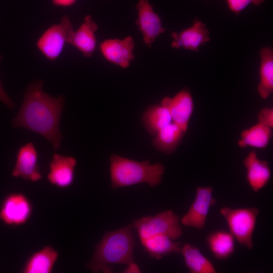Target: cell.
<instances>
[{
	"mask_svg": "<svg viewBox=\"0 0 273 273\" xmlns=\"http://www.w3.org/2000/svg\"><path fill=\"white\" fill-rule=\"evenodd\" d=\"M43 84V81L38 80L27 86L12 125L14 128H25L41 135L57 151L63 139L60 121L65 99L63 95L54 97L47 94L42 89Z\"/></svg>",
	"mask_w": 273,
	"mask_h": 273,
	"instance_id": "obj_1",
	"label": "cell"
},
{
	"mask_svg": "<svg viewBox=\"0 0 273 273\" xmlns=\"http://www.w3.org/2000/svg\"><path fill=\"white\" fill-rule=\"evenodd\" d=\"M132 224L106 232L96 247L87 267L93 272H112L114 264L128 265L133 260L135 237Z\"/></svg>",
	"mask_w": 273,
	"mask_h": 273,
	"instance_id": "obj_2",
	"label": "cell"
},
{
	"mask_svg": "<svg viewBox=\"0 0 273 273\" xmlns=\"http://www.w3.org/2000/svg\"><path fill=\"white\" fill-rule=\"evenodd\" d=\"M109 160L112 189L142 183L154 187L162 181L165 167L160 163L152 164L149 160L140 162L115 154Z\"/></svg>",
	"mask_w": 273,
	"mask_h": 273,
	"instance_id": "obj_3",
	"label": "cell"
},
{
	"mask_svg": "<svg viewBox=\"0 0 273 273\" xmlns=\"http://www.w3.org/2000/svg\"><path fill=\"white\" fill-rule=\"evenodd\" d=\"M132 226L141 242L158 235L167 236L175 241L183 235L180 219L171 210L160 212L153 216L136 219L133 220Z\"/></svg>",
	"mask_w": 273,
	"mask_h": 273,
	"instance_id": "obj_4",
	"label": "cell"
},
{
	"mask_svg": "<svg viewBox=\"0 0 273 273\" xmlns=\"http://www.w3.org/2000/svg\"><path fill=\"white\" fill-rule=\"evenodd\" d=\"M257 207L232 208L223 207L219 211L225 220L229 232L248 250L253 248L252 236L259 212Z\"/></svg>",
	"mask_w": 273,
	"mask_h": 273,
	"instance_id": "obj_5",
	"label": "cell"
},
{
	"mask_svg": "<svg viewBox=\"0 0 273 273\" xmlns=\"http://www.w3.org/2000/svg\"><path fill=\"white\" fill-rule=\"evenodd\" d=\"M73 30L70 18L65 15L59 23L52 25L42 33L36 41V46L48 60L54 61L62 54Z\"/></svg>",
	"mask_w": 273,
	"mask_h": 273,
	"instance_id": "obj_6",
	"label": "cell"
},
{
	"mask_svg": "<svg viewBox=\"0 0 273 273\" xmlns=\"http://www.w3.org/2000/svg\"><path fill=\"white\" fill-rule=\"evenodd\" d=\"M33 211L32 203L28 198L21 193H13L4 199L0 208V219L10 226H19L26 223Z\"/></svg>",
	"mask_w": 273,
	"mask_h": 273,
	"instance_id": "obj_7",
	"label": "cell"
},
{
	"mask_svg": "<svg viewBox=\"0 0 273 273\" xmlns=\"http://www.w3.org/2000/svg\"><path fill=\"white\" fill-rule=\"evenodd\" d=\"M212 192L211 187L197 188L194 200L187 212L181 218V224L197 230L204 228L209 210L216 203Z\"/></svg>",
	"mask_w": 273,
	"mask_h": 273,
	"instance_id": "obj_8",
	"label": "cell"
},
{
	"mask_svg": "<svg viewBox=\"0 0 273 273\" xmlns=\"http://www.w3.org/2000/svg\"><path fill=\"white\" fill-rule=\"evenodd\" d=\"M149 0H139L136 5L138 12L136 24L141 32L143 41L148 47H151L156 38L164 33L160 18L153 10Z\"/></svg>",
	"mask_w": 273,
	"mask_h": 273,
	"instance_id": "obj_9",
	"label": "cell"
},
{
	"mask_svg": "<svg viewBox=\"0 0 273 273\" xmlns=\"http://www.w3.org/2000/svg\"><path fill=\"white\" fill-rule=\"evenodd\" d=\"M161 104L166 107L173 122L187 132L194 105L192 95L187 88H184L173 98L164 97Z\"/></svg>",
	"mask_w": 273,
	"mask_h": 273,
	"instance_id": "obj_10",
	"label": "cell"
},
{
	"mask_svg": "<svg viewBox=\"0 0 273 273\" xmlns=\"http://www.w3.org/2000/svg\"><path fill=\"white\" fill-rule=\"evenodd\" d=\"M38 153L35 145L28 142L22 146L16 154L15 166L12 175L26 180L36 182L42 178L39 167L37 164Z\"/></svg>",
	"mask_w": 273,
	"mask_h": 273,
	"instance_id": "obj_11",
	"label": "cell"
},
{
	"mask_svg": "<svg viewBox=\"0 0 273 273\" xmlns=\"http://www.w3.org/2000/svg\"><path fill=\"white\" fill-rule=\"evenodd\" d=\"M134 41L130 36L122 39H106L99 46L106 60L123 68L128 67L134 59Z\"/></svg>",
	"mask_w": 273,
	"mask_h": 273,
	"instance_id": "obj_12",
	"label": "cell"
},
{
	"mask_svg": "<svg viewBox=\"0 0 273 273\" xmlns=\"http://www.w3.org/2000/svg\"><path fill=\"white\" fill-rule=\"evenodd\" d=\"M76 164L74 157L55 153L49 164V182L61 189L70 187L74 180Z\"/></svg>",
	"mask_w": 273,
	"mask_h": 273,
	"instance_id": "obj_13",
	"label": "cell"
},
{
	"mask_svg": "<svg viewBox=\"0 0 273 273\" xmlns=\"http://www.w3.org/2000/svg\"><path fill=\"white\" fill-rule=\"evenodd\" d=\"M98 26L90 15H86L79 28L71 33L67 43L72 45L85 57L92 56L96 49V32Z\"/></svg>",
	"mask_w": 273,
	"mask_h": 273,
	"instance_id": "obj_14",
	"label": "cell"
},
{
	"mask_svg": "<svg viewBox=\"0 0 273 273\" xmlns=\"http://www.w3.org/2000/svg\"><path fill=\"white\" fill-rule=\"evenodd\" d=\"M209 32L205 24L196 20L193 25L179 32L171 34L173 48H184L186 50L197 52L200 46L210 40Z\"/></svg>",
	"mask_w": 273,
	"mask_h": 273,
	"instance_id": "obj_15",
	"label": "cell"
},
{
	"mask_svg": "<svg viewBox=\"0 0 273 273\" xmlns=\"http://www.w3.org/2000/svg\"><path fill=\"white\" fill-rule=\"evenodd\" d=\"M246 170V179L254 192H258L270 180L271 170L267 161L258 158L255 151H252L243 161Z\"/></svg>",
	"mask_w": 273,
	"mask_h": 273,
	"instance_id": "obj_16",
	"label": "cell"
},
{
	"mask_svg": "<svg viewBox=\"0 0 273 273\" xmlns=\"http://www.w3.org/2000/svg\"><path fill=\"white\" fill-rule=\"evenodd\" d=\"M57 250L51 246H44L27 259L21 269L22 273H50L58 259Z\"/></svg>",
	"mask_w": 273,
	"mask_h": 273,
	"instance_id": "obj_17",
	"label": "cell"
},
{
	"mask_svg": "<svg viewBox=\"0 0 273 273\" xmlns=\"http://www.w3.org/2000/svg\"><path fill=\"white\" fill-rule=\"evenodd\" d=\"M186 133L179 126L172 122L154 136L152 145L161 153L167 155L173 154L181 143Z\"/></svg>",
	"mask_w": 273,
	"mask_h": 273,
	"instance_id": "obj_18",
	"label": "cell"
},
{
	"mask_svg": "<svg viewBox=\"0 0 273 273\" xmlns=\"http://www.w3.org/2000/svg\"><path fill=\"white\" fill-rule=\"evenodd\" d=\"M206 242L210 251L217 259H228L234 253L235 239L226 231L219 230L212 232L207 236Z\"/></svg>",
	"mask_w": 273,
	"mask_h": 273,
	"instance_id": "obj_19",
	"label": "cell"
},
{
	"mask_svg": "<svg viewBox=\"0 0 273 273\" xmlns=\"http://www.w3.org/2000/svg\"><path fill=\"white\" fill-rule=\"evenodd\" d=\"M141 243L145 251L156 259L172 253H180L182 246L180 242L164 235L153 236Z\"/></svg>",
	"mask_w": 273,
	"mask_h": 273,
	"instance_id": "obj_20",
	"label": "cell"
},
{
	"mask_svg": "<svg viewBox=\"0 0 273 273\" xmlns=\"http://www.w3.org/2000/svg\"><path fill=\"white\" fill-rule=\"evenodd\" d=\"M141 120L147 132L153 137L172 122L167 108L161 104L148 106L143 113Z\"/></svg>",
	"mask_w": 273,
	"mask_h": 273,
	"instance_id": "obj_21",
	"label": "cell"
},
{
	"mask_svg": "<svg viewBox=\"0 0 273 273\" xmlns=\"http://www.w3.org/2000/svg\"><path fill=\"white\" fill-rule=\"evenodd\" d=\"M180 253L184 258L186 267L191 272H216L212 263L201 252L197 246L186 243L181 246Z\"/></svg>",
	"mask_w": 273,
	"mask_h": 273,
	"instance_id": "obj_22",
	"label": "cell"
},
{
	"mask_svg": "<svg viewBox=\"0 0 273 273\" xmlns=\"http://www.w3.org/2000/svg\"><path fill=\"white\" fill-rule=\"evenodd\" d=\"M260 81L257 90L261 98L266 99L273 92L272 50L269 47H263L260 51Z\"/></svg>",
	"mask_w": 273,
	"mask_h": 273,
	"instance_id": "obj_23",
	"label": "cell"
},
{
	"mask_svg": "<svg viewBox=\"0 0 273 273\" xmlns=\"http://www.w3.org/2000/svg\"><path fill=\"white\" fill-rule=\"evenodd\" d=\"M272 135V128L258 122L241 132L238 144L242 148L250 146L264 149L269 144Z\"/></svg>",
	"mask_w": 273,
	"mask_h": 273,
	"instance_id": "obj_24",
	"label": "cell"
},
{
	"mask_svg": "<svg viewBox=\"0 0 273 273\" xmlns=\"http://www.w3.org/2000/svg\"><path fill=\"white\" fill-rule=\"evenodd\" d=\"M265 0H226L230 9L238 15L251 4L258 6Z\"/></svg>",
	"mask_w": 273,
	"mask_h": 273,
	"instance_id": "obj_25",
	"label": "cell"
},
{
	"mask_svg": "<svg viewBox=\"0 0 273 273\" xmlns=\"http://www.w3.org/2000/svg\"><path fill=\"white\" fill-rule=\"evenodd\" d=\"M258 122L270 127H273V109L265 107L261 109L258 114Z\"/></svg>",
	"mask_w": 273,
	"mask_h": 273,
	"instance_id": "obj_26",
	"label": "cell"
},
{
	"mask_svg": "<svg viewBox=\"0 0 273 273\" xmlns=\"http://www.w3.org/2000/svg\"><path fill=\"white\" fill-rule=\"evenodd\" d=\"M2 59V56L0 55V62ZM0 100L3 102L9 109H13L15 104L9 98L4 90L0 79Z\"/></svg>",
	"mask_w": 273,
	"mask_h": 273,
	"instance_id": "obj_27",
	"label": "cell"
},
{
	"mask_svg": "<svg viewBox=\"0 0 273 273\" xmlns=\"http://www.w3.org/2000/svg\"><path fill=\"white\" fill-rule=\"evenodd\" d=\"M77 0H52V4L58 7H67L73 6Z\"/></svg>",
	"mask_w": 273,
	"mask_h": 273,
	"instance_id": "obj_28",
	"label": "cell"
},
{
	"mask_svg": "<svg viewBox=\"0 0 273 273\" xmlns=\"http://www.w3.org/2000/svg\"><path fill=\"white\" fill-rule=\"evenodd\" d=\"M127 267L124 269V272L126 273H138L141 272V269L138 265L134 261L127 265Z\"/></svg>",
	"mask_w": 273,
	"mask_h": 273,
	"instance_id": "obj_29",
	"label": "cell"
}]
</instances>
